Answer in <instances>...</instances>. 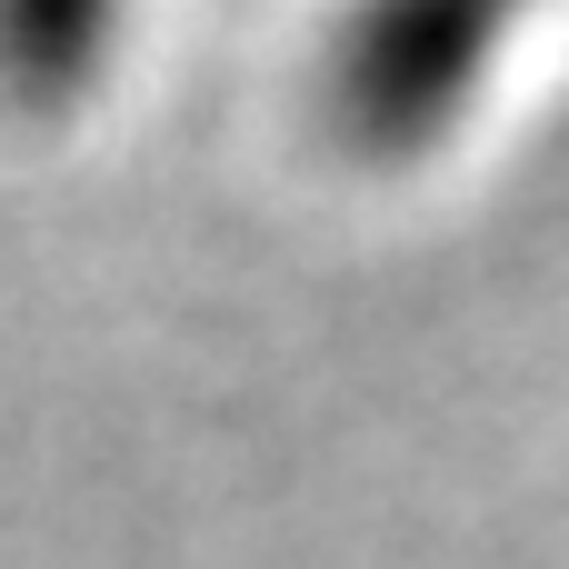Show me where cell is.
<instances>
[{
  "mask_svg": "<svg viewBox=\"0 0 569 569\" xmlns=\"http://www.w3.org/2000/svg\"><path fill=\"white\" fill-rule=\"evenodd\" d=\"M100 10H110V0H0V80L30 90V100L60 90V80L90 60Z\"/></svg>",
  "mask_w": 569,
  "mask_h": 569,
  "instance_id": "cell-1",
  "label": "cell"
}]
</instances>
